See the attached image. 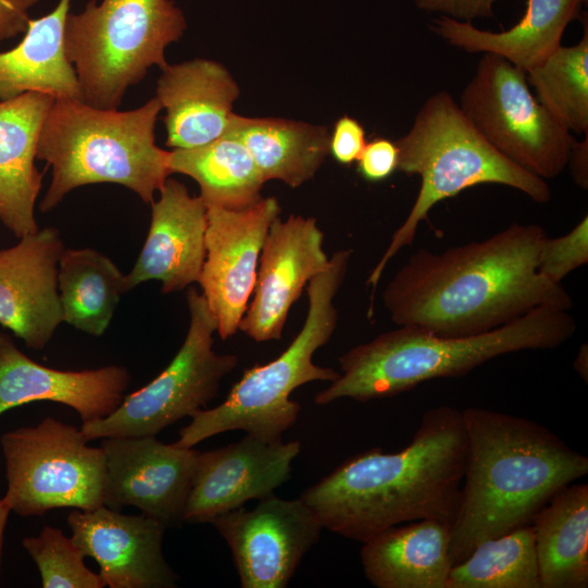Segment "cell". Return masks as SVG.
Wrapping results in <instances>:
<instances>
[{"label":"cell","mask_w":588,"mask_h":588,"mask_svg":"<svg viewBox=\"0 0 588 588\" xmlns=\"http://www.w3.org/2000/svg\"><path fill=\"white\" fill-rule=\"evenodd\" d=\"M70 5L71 0H59L46 15L30 19L22 40L0 52V101L28 91L82 100L75 70L63 48Z\"/></svg>","instance_id":"25"},{"label":"cell","mask_w":588,"mask_h":588,"mask_svg":"<svg viewBox=\"0 0 588 588\" xmlns=\"http://www.w3.org/2000/svg\"><path fill=\"white\" fill-rule=\"evenodd\" d=\"M211 524L232 552L243 588L286 587L323 529L301 497L285 500L274 493L252 510L238 507Z\"/></svg>","instance_id":"12"},{"label":"cell","mask_w":588,"mask_h":588,"mask_svg":"<svg viewBox=\"0 0 588 588\" xmlns=\"http://www.w3.org/2000/svg\"><path fill=\"white\" fill-rule=\"evenodd\" d=\"M160 71L155 97L166 110V146L189 149L223 136L240 95L226 68L195 58Z\"/></svg>","instance_id":"21"},{"label":"cell","mask_w":588,"mask_h":588,"mask_svg":"<svg viewBox=\"0 0 588 588\" xmlns=\"http://www.w3.org/2000/svg\"><path fill=\"white\" fill-rule=\"evenodd\" d=\"M301 449L299 441L266 442L246 434L235 443L199 452L183 522L211 523L249 500L273 494L289 480Z\"/></svg>","instance_id":"16"},{"label":"cell","mask_w":588,"mask_h":588,"mask_svg":"<svg viewBox=\"0 0 588 588\" xmlns=\"http://www.w3.org/2000/svg\"><path fill=\"white\" fill-rule=\"evenodd\" d=\"M353 249H340L329 258L326 269L307 284L308 311L305 322L286 350L265 365L244 370L225 400L213 408L200 409L179 431L174 442L193 448L230 430H243L266 442L281 440L297 420L301 405L290 399L298 387L313 381H334L340 372L313 362L336 329L338 310L333 299L341 287Z\"/></svg>","instance_id":"7"},{"label":"cell","mask_w":588,"mask_h":588,"mask_svg":"<svg viewBox=\"0 0 588 588\" xmlns=\"http://www.w3.org/2000/svg\"><path fill=\"white\" fill-rule=\"evenodd\" d=\"M498 0H415L419 10L437 12L460 21L471 22L478 17L493 16Z\"/></svg>","instance_id":"36"},{"label":"cell","mask_w":588,"mask_h":588,"mask_svg":"<svg viewBox=\"0 0 588 588\" xmlns=\"http://www.w3.org/2000/svg\"><path fill=\"white\" fill-rule=\"evenodd\" d=\"M11 512L9 504L3 498H0V560L3 544L4 529L7 526L8 517Z\"/></svg>","instance_id":"40"},{"label":"cell","mask_w":588,"mask_h":588,"mask_svg":"<svg viewBox=\"0 0 588 588\" xmlns=\"http://www.w3.org/2000/svg\"><path fill=\"white\" fill-rule=\"evenodd\" d=\"M40 0H0V41L24 34L29 22V9Z\"/></svg>","instance_id":"37"},{"label":"cell","mask_w":588,"mask_h":588,"mask_svg":"<svg viewBox=\"0 0 588 588\" xmlns=\"http://www.w3.org/2000/svg\"><path fill=\"white\" fill-rule=\"evenodd\" d=\"M71 538L99 565L110 588H172L177 575L162 552V522L145 514L127 515L105 505L75 509L68 516Z\"/></svg>","instance_id":"17"},{"label":"cell","mask_w":588,"mask_h":588,"mask_svg":"<svg viewBox=\"0 0 588 588\" xmlns=\"http://www.w3.org/2000/svg\"><path fill=\"white\" fill-rule=\"evenodd\" d=\"M186 299L189 326L174 358L145 387L124 395L110 415L83 422L81 430L87 441L156 437L217 396L221 380L236 367L237 357L213 351L218 322L203 294L189 287Z\"/></svg>","instance_id":"9"},{"label":"cell","mask_w":588,"mask_h":588,"mask_svg":"<svg viewBox=\"0 0 588 588\" xmlns=\"http://www.w3.org/2000/svg\"><path fill=\"white\" fill-rule=\"evenodd\" d=\"M131 376L123 366L59 370L38 364L0 331V415L38 401L66 405L83 422L110 415L122 402Z\"/></svg>","instance_id":"19"},{"label":"cell","mask_w":588,"mask_h":588,"mask_svg":"<svg viewBox=\"0 0 588 588\" xmlns=\"http://www.w3.org/2000/svg\"><path fill=\"white\" fill-rule=\"evenodd\" d=\"M161 110L156 97L127 111L54 98L37 144V159L52 170L40 211L56 208L71 191L97 183L120 184L152 203L171 174L169 151L156 144Z\"/></svg>","instance_id":"5"},{"label":"cell","mask_w":588,"mask_h":588,"mask_svg":"<svg viewBox=\"0 0 588 588\" xmlns=\"http://www.w3.org/2000/svg\"><path fill=\"white\" fill-rule=\"evenodd\" d=\"M64 250L58 229H38L0 249V324L42 350L61 322L59 260Z\"/></svg>","instance_id":"18"},{"label":"cell","mask_w":588,"mask_h":588,"mask_svg":"<svg viewBox=\"0 0 588 588\" xmlns=\"http://www.w3.org/2000/svg\"><path fill=\"white\" fill-rule=\"evenodd\" d=\"M280 213L275 197H262L243 209L207 208L206 257L197 282L221 340L238 330L255 290L266 236Z\"/></svg>","instance_id":"13"},{"label":"cell","mask_w":588,"mask_h":588,"mask_svg":"<svg viewBox=\"0 0 588 588\" xmlns=\"http://www.w3.org/2000/svg\"><path fill=\"white\" fill-rule=\"evenodd\" d=\"M367 143L364 126L354 118L343 115L330 132L329 155L340 164L356 162Z\"/></svg>","instance_id":"35"},{"label":"cell","mask_w":588,"mask_h":588,"mask_svg":"<svg viewBox=\"0 0 588 588\" xmlns=\"http://www.w3.org/2000/svg\"><path fill=\"white\" fill-rule=\"evenodd\" d=\"M356 162L364 180L372 183L385 181L397 171V145L388 138L376 137L366 143Z\"/></svg>","instance_id":"34"},{"label":"cell","mask_w":588,"mask_h":588,"mask_svg":"<svg viewBox=\"0 0 588 588\" xmlns=\"http://www.w3.org/2000/svg\"><path fill=\"white\" fill-rule=\"evenodd\" d=\"M586 2L527 0L524 16L511 28L497 33L445 15L431 20L429 27L458 49L494 54L528 72L562 46L561 39L567 25L579 16Z\"/></svg>","instance_id":"24"},{"label":"cell","mask_w":588,"mask_h":588,"mask_svg":"<svg viewBox=\"0 0 588 588\" xmlns=\"http://www.w3.org/2000/svg\"><path fill=\"white\" fill-rule=\"evenodd\" d=\"M461 110L501 155L542 179L560 175L575 142L532 95L526 72L483 53L464 87Z\"/></svg>","instance_id":"11"},{"label":"cell","mask_w":588,"mask_h":588,"mask_svg":"<svg viewBox=\"0 0 588 588\" xmlns=\"http://www.w3.org/2000/svg\"><path fill=\"white\" fill-rule=\"evenodd\" d=\"M24 549L36 563L44 588H103L99 574L84 563L82 549L61 529L45 526L35 537L22 540Z\"/></svg>","instance_id":"32"},{"label":"cell","mask_w":588,"mask_h":588,"mask_svg":"<svg viewBox=\"0 0 588 588\" xmlns=\"http://www.w3.org/2000/svg\"><path fill=\"white\" fill-rule=\"evenodd\" d=\"M223 136L247 148L266 182L278 180L292 188L311 180L329 156L324 125L233 113Z\"/></svg>","instance_id":"26"},{"label":"cell","mask_w":588,"mask_h":588,"mask_svg":"<svg viewBox=\"0 0 588 588\" xmlns=\"http://www.w3.org/2000/svg\"><path fill=\"white\" fill-rule=\"evenodd\" d=\"M466 453L462 411L440 405L424 413L404 449L356 454L301 498L323 528L359 542L419 519L451 524L460 503Z\"/></svg>","instance_id":"2"},{"label":"cell","mask_w":588,"mask_h":588,"mask_svg":"<svg viewBox=\"0 0 588 588\" xmlns=\"http://www.w3.org/2000/svg\"><path fill=\"white\" fill-rule=\"evenodd\" d=\"M541 588L588 587V485L560 489L531 522Z\"/></svg>","instance_id":"27"},{"label":"cell","mask_w":588,"mask_h":588,"mask_svg":"<svg viewBox=\"0 0 588 588\" xmlns=\"http://www.w3.org/2000/svg\"><path fill=\"white\" fill-rule=\"evenodd\" d=\"M103 505L135 506L164 525L183 523L199 451L167 444L156 437L103 438Z\"/></svg>","instance_id":"14"},{"label":"cell","mask_w":588,"mask_h":588,"mask_svg":"<svg viewBox=\"0 0 588 588\" xmlns=\"http://www.w3.org/2000/svg\"><path fill=\"white\" fill-rule=\"evenodd\" d=\"M446 588H541L531 524L479 543L452 567Z\"/></svg>","instance_id":"30"},{"label":"cell","mask_w":588,"mask_h":588,"mask_svg":"<svg viewBox=\"0 0 588 588\" xmlns=\"http://www.w3.org/2000/svg\"><path fill=\"white\" fill-rule=\"evenodd\" d=\"M360 561L377 588H446L451 524L419 519L385 528L363 542Z\"/></svg>","instance_id":"23"},{"label":"cell","mask_w":588,"mask_h":588,"mask_svg":"<svg viewBox=\"0 0 588 588\" xmlns=\"http://www.w3.org/2000/svg\"><path fill=\"white\" fill-rule=\"evenodd\" d=\"M573 368L585 382L588 381V346L586 343L579 347Z\"/></svg>","instance_id":"39"},{"label":"cell","mask_w":588,"mask_h":588,"mask_svg":"<svg viewBox=\"0 0 588 588\" xmlns=\"http://www.w3.org/2000/svg\"><path fill=\"white\" fill-rule=\"evenodd\" d=\"M58 289L63 322L94 336L107 331L121 296L127 293L125 274L94 248H64Z\"/></svg>","instance_id":"29"},{"label":"cell","mask_w":588,"mask_h":588,"mask_svg":"<svg viewBox=\"0 0 588 588\" xmlns=\"http://www.w3.org/2000/svg\"><path fill=\"white\" fill-rule=\"evenodd\" d=\"M546 237L540 225L515 222L441 253L419 249L387 284L383 305L395 324L444 336L483 333L538 308L568 311L567 291L538 272Z\"/></svg>","instance_id":"1"},{"label":"cell","mask_w":588,"mask_h":588,"mask_svg":"<svg viewBox=\"0 0 588 588\" xmlns=\"http://www.w3.org/2000/svg\"><path fill=\"white\" fill-rule=\"evenodd\" d=\"M158 200L150 203L147 237L132 270L125 274L127 292L156 280L161 293L181 291L197 282L206 257L207 206L187 187L167 179Z\"/></svg>","instance_id":"20"},{"label":"cell","mask_w":588,"mask_h":588,"mask_svg":"<svg viewBox=\"0 0 588 588\" xmlns=\"http://www.w3.org/2000/svg\"><path fill=\"white\" fill-rule=\"evenodd\" d=\"M314 217H278L266 236L254 290L238 330L256 342L280 340L291 307L329 257Z\"/></svg>","instance_id":"15"},{"label":"cell","mask_w":588,"mask_h":588,"mask_svg":"<svg viewBox=\"0 0 588 588\" xmlns=\"http://www.w3.org/2000/svg\"><path fill=\"white\" fill-rule=\"evenodd\" d=\"M537 100L571 133L588 134V23L580 40L560 46L526 72Z\"/></svg>","instance_id":"31"},{"label":"cell","mask_w":588,"mask_h":588,"mask_svg":"<svg viewBox=\"0 0 588 588\" xmlns=\"http://www.w3.org/2000/svg\"><path fill=\"white\" fill-rule=\"evenodd\" d=\"M54 97L28 91L0 101V221L17 238L37 231L42 174L35 166L40 131Z\"/></svg>","instance_id":"22"},{"label":"cell","mask_w":588,"mask_h":588,"mask_svg":"<svg viewBox=\"0 0 588 588\" xmlns=\"http://www.w3.org/2000/svg\"><path fill=\"white\" fill-rule=\"evenodd\" d=\"M575 332L576 321L568 311L552 308H538L467 336L399 326L341 355L339 377L314 401L327 405L344 397L357 402L392 397L426 381L464 376L505 354L556 348Z\"/></svg>","instance_id":"4"},{"label":"cell","mask_w":588,"mask_h":588,"mask_svg":"<svg viewBox=\"0 0 588 588\" xmlns=\"http://www.w3.org/2000/svg\"><path fill=\"white\" fill-rule=\"evenodd\" d=\"M0 441L8 479L3 499L11 511L42 516L53 509L103 505L106 455L101 446L87 445L81 428L46 417Z\"/></svg>","instance_id":"10"},{"label":"cell","mask_w":588,"mask_h":588,"mask_svg":"<svg viewBox=\"0 0 588 588\" xmlns=\"http://www.w3.org/2000/svg\"><path fill=\"white\" fill-rule=\"evenodd\" d=\"M588 262L587 215L566 234L546 237L538 257V272L547 280L561 281L577 268Z\"/></svg>","instance_id":"33"},{"label":"cell","mask_w":588,"mask_h":588,"mask_svg":"<svg viewBox=\"0 0 588 588\" xmlns=\"http://www.w3.org/2000/svg\"><path fill=\"white\" fill-rule=\"evenodd\" d=\"M462 413L467 453L451 523L454 565L482 541L531 524L560 489L588 474L586 455L534 420L474 406Z\"/></svg>","instance_id":"3"},{"label":"cell","mask_w":588,"mask_h":588,"mask_svg":"<svg viewBox=\"0 0 588 588\" xmlns=\"http://www.w3.org/2000/svg\"><path fill=\"white\" fill-rule=\"evenodd\" d=\"M172 173L192 177L208 207L243 209L259 201L266 183L247 148L237 139L221 136L208 144L169 151Z\"/></svg>","instance_id":"28"},{"label":"cell","mask_w":588,"mask_h":588,"mask_svg":"<svg viewBox=\"0 0 588 588\" xmlns=\"http://www.w3.org/2000/svg\"><path fill=\"white\" fill-rule=\"evenodd\" d=\"M182 10L172 0H90L69 12L63 48L73 65L84 102L118 109L130 87L157 65L166 49L186 30Z\"/></svg>","instance_id":"8"},{"label":"cell","mask_w":588,"mask_h":588,"mask_svg":"<svg viewBox=\"0 0 588 588\" xmlns=\"http://www.w3.org/2000/svg\"><path fill=\"white\" fill-rule=\"evenodd\" d=\"M569 166L574 182L584 189L588 188V134L584 140L575 139L568 156Z\"/></svg>","instance_id":"38"},{"label":"cell","mask_w":588,"mask_h":588,"mask_svg":"<svg viewBox=\"0 0 588 588\" xmlns=\"http://www.w3.org/2000/svg\"><path fill=\"white\" fill-rule=\"evenodd\" d=\"M395 143L397 170L418 175L420 187L407 217L367 279L366 284L372 287L369 311L388 262L413 243L420 222L438 203L479 184L509 186L538 204L551 199L547 181L519 168L494 149L445 90L434 93L424 102L411 130Z\"/></svg>","instance_id":"6"}]
</instances>
